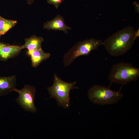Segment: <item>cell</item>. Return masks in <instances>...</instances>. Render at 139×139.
Wrapping results in <instances>:
<instances>
[{
    "mask_svg": "<svg viewBox=\"0 0 139 139\" xmlns=\"http://www.w3.org/2000/svg\"><path fill=\"white\" fill-rule=\"evenodd\" d=\"M54 81L52 85L47 88L50 96L49 98L55 99L59 106L66 109L69 108L70 105V91L71 90L78 88L75 86L76 82H66L56 74L54 75Z\"/></svg>",
    "mask_w": 139,
    "mask_h": 139,
    "instance_id": "obj_2",
    "label": "cell"
},
{
    "mask_svg": "<svg viewBox=\"0 0 139 139\" xmlns=\"http://www.w3.org/2000/svg\"><path fill=\"white\" fill-rule=\"evenodd\" d=\"M17 23L15 20L4 18L0 16V37L6 33Z\"/></svg>",
    "mask_w": 139,
    "mask_h": 139,
    "instance_id": "obj_12",
    "label": "cell"
},
{
    "mask_svg": "<svg viewBox=\"0 0 139 139\" xmlns=\"http://www.w3.org/2000/svg\"><path fill=\"white\" fill-rule=\"evenodd\" d=\"M47 1L48 3L53 5L57 9L64 0H47Z\"/></svg>",
    "mask_w": 139,
    "mask_h": 139,
    "instance_id": "obj_13",
    "label": "cell"
},
{
    "mask_svg": "<svg viewBox=\"0 0 139 139\" xmlns=\"http://www.w3.org/2000/svg\"><path fill=\"white\" fill-rule=\"evenodd\" d=\"M103 45L101 40L92 38L77 42L63 56L64 66H68L78 57L81 56H87L91 52L97 49Z\"/></svg>",
    "mask_w": 139,
    "mask_h": 139,
    "instance_id": "obj_5",
    "label": "cell"
},
{
    "mask_svg": "<svg viewBox=\"0 0 139 139\" xmlns=\"http://www.w3.org/2000/svg\"><path fill=\"white\" fill-rule=\"evenodd\" d=\"M44 41L41 37L33 35L25 39L24 44L21 46L22 49L26 48L28 50L39 49L41 48V45Z\"/></svg>",
    "mask_w": 139,
    "mask_h": 139,
    "instance_id": "obj_11",
    "label": "cell"
},
{
    "mask_svg": "<svg viewBox=\"0 0 139 139\" xmlns=\"http://www.w3.org/2000/svg\"><path fill=\"white\" fill-rule=\"evenodd\" d=\"M29 3L30 4L32 2L33 0H27Z\"/></svg>",
    "mask_w": 139,
    "mask_h": 139,
    "instance_id": "obj_16",
    "label": "cell"
},
{
    "mask_svg": "<svg viewBox=\"0 0 139 139\" xmlns=\"http://www.w3.org/2000/svg\"><path fill=\"white\" fill-rule=\"evenodd\" d=\"M43 28L48 30L62 31L67 33L68 30L71 29L70 27L66 25L63 18L59 15H57L54 19L44 24Z\"/></svg>",
    "mask_w": 139,
    "mask_h": 139,
    "instance_id": "obj_8",
    "label": "cell"
},
{
    "mask_svg": "<svg viewBox=\"0 0 139 139\" xmlns=\"http://www.w3.org/2000/svg\"><path fill=\"white\" fill-rule=\"evenodd\" d=\"M139 76V68L131 63L122 62L113 65L108 78L111 83L122 85L136 80Z\"/></svg>",
    "mask_w": 139,
    "mask_h": 139,
    "instance_id": "obj_3",
    "label": "cell"
},
{
    "mask_svg": "<svg viewBox=\"0 0 139 139\" xmlns=\"http://www.w3.org/2000/svg\"><path fill=\"white\" fill-rule=\"evenodd\" d=\"M88 95L91 102L101 105L115 103L123 96L120 91H114L109 88L97 84L90 88Z\"/></svg>",
    "mask_w": 139,
    "mask_h": 139,
    "instance_id": "obj_4",
    "label": "cell"
},
{
    "mask_svg": "<svg viewBox=\"0 0 139 139\" xmlns=\"http://www.w3.org/2000/svg\"><path fill=\"white\" fill-rule=\"evenodd\" d=\"M135 7V10L138 13H139V4L138 3L136 2H135L133 3Z\"/></svg>",
    "mask_w": 139,
    "mask_h": 139,
    "instance_id": "obj_14",
    "label": "cell"
},
{
    "mask_svg": "<svg viewBox=\"0 0 139 139\" xmlns=\"http://www.w3.org/2000/svg\"><path fill=\"white\" fill-rule=\"evenodd\" d=\"M13 91L19 94L16 101L19 105L25 111L34 113L37 110L34 102L36 90L33 86L25 85L21 90L15 88Z\"/></svg>",
    "mask_w": 139,
    "mask_h": 139,
    "instance_id": "obj_6",
    "label": "cell"
},
{
    "mask_svg": "<svg viewBox=\"0 0 139 139\" xmlns=\"http://www.w3.org/2000/svg\"><path fill=\"white\" fill-rule=\"evenodd\" d=\"M6 45V44L1 42H0V48Z\"/></svg>",
    "mask_w": 139,
    "mask_h": 139,
    "instance_id": "obj_15",
    "label": "cell"
},
{
    "mask_svg": "<svg viewBox=\"0 0 139 139\" xmlns=\"http://www.w3.org/2000/svg\"><path fill=\"white\" fill-rule=\"evenodd\" d=\"M22 49L21 46L6 45L0 48V59L6 61L16 56Z\"/></svg>",
    "mask_w": 139,
    "mask_h": 139,
    "instance_id": "obj_9",
    "label": "cell"
},
{
    "mask_svg": "<svg viewBox=\"0 0 139 139\" xmlns=\"http://www.w3.org/2000/svg\"><path fill=\"white\" fill-rule=\"evenodd\" d=\"M28 55L30 56L31 64L32 67L36 68L43 61L49 58L50 54L48 53H45L42 49L28 50Z\"/></svg>",
    "mask_w": 139,
    "mask_h": 139,
    "instance_id": "obj_10",
    "label": "cell"
},
{
    "mask_svg": "<svg viewBox=\"0 0 139 139\" xmlns=\"http://www.w3.org/2000/svg\"><path fill=\"white\" fill-rule=\"evenodd\" d=\"M135 31L132 27L127 26L108 37L103 45L111 56L123 55L132 48L137 38Z\"/></svg>",
    "mask_w": 139,
    "mask_h": 139,
    "instance_id": "obj_1",
    "label": "cell"
},
{
    "mask_svg": "<svg viewBox=\"0 0 139 139\" xmlns=\"http://www.w3.org/2000/svg\"><path fill=\"white\" fill-rule=\"evenodd\" d=\"M15 75L9 76H0V96L9 94L13 91L16 86Z\"/></svg>",
    "mask_w": 139,
    "mask_h": 139,
    "instance_id": "obj_7",
    "label": "cell"
}]
</instances>
